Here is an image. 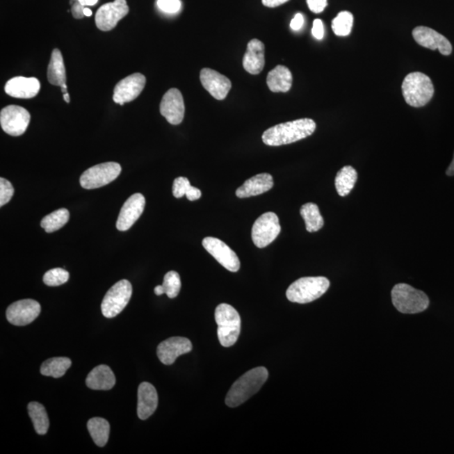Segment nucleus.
Here are the masks:
<instances>
[{"mask_svg":"<svg viewBox=\"0 0 454 454\" xmlns=\"http://www.w3.org/2000/svg\"><path fill=\"white\" fill-rule=\"evenodd\" d=\"M316 129V124L312 119H299L269 128L264 131L262 139L267 146H283L308 138Z\"/></svg>","mask_w":454,"mask_h":454,"instance_id":"1","label":"nucleus"},{"mask_svg":"<svg viewBox=\"0 0 454 454\" xmlns=\"http://www.w3.org/2000/svg\"><path fill=\"white\" fill-rule=\"evenodd\" d=\"M268 378V372L264 367L252 368L244 373L232 384L226 397V404L232 408L239 407L260 391Z\"/></svg>","mask_w":454,"mask_h":454,"instance_id":"2","label":"nucleus"},{"mask_svg":"<svg viewBox=\"0 0 454 454\" xmlns=\"http://www.w3.org/2000/svg\"><path fill=\"white\" fill-rule=\"evenodd\" d=\"M403 97L409 106L416 108L425 106L434 95L431 79L420 72H414L405 78L401 86Z\"/></svg>","mask_w":454,"mask_h":454,"instance_id":"3","label":"nucleus"},{"mask_svg":"<svg viewBox=\"0 0 454 454\" xmlns=\"http://www.w3.org/2000/svg\"><path fill=\"white\" fill-rule=\"evenodd\" d=\"M330 287V281L325 277H304L295 281L286 291L291 302L307 304L323 296Z\"/></svg>","mask_w":454,"mask_h":454,"instance_id":"4","label":"nucleus"},{"mask_svg":"<svg viewBox=\"0 0 454 454\" xmlns=\"http://www.w3.org/2000/svg\"><path fill=\"white\" fill-rule=\"evenodd\" d=\"M391 298L394 307L403 314H417L427 310L430 301L423 291L407 284H398L393 288Z\"/></svg>","mask_w":454,"mask_h":454,"instance_id":"5","label":"nucleus"},{"mask_svg":"<svg viewBox=\"0 0 454 454\" xmlns=\"http://www.w3.org/2000/svg\"><path fill=\"white\" fill-rule=\"evenodd\" d=\"M215 318L218 329L217 334L225 348L233 346L241 332V317L235 308L228 304H220L216 309Z\"/></svg>","mask_w":454,"mask_h":454,"instance_id":"6","label":"nucleus"},{"mask_svg":"<svg viewBox=\"0 0 454 454\" xmlns=\"http://www.w3.org/2000/svg\"><path fill=\"white\" fill-rule=\"evenodd\" d=\"M132 286L129 281L122 279L115 284L104 295L102 304L103 315L106 318L118 316L131 298Z\"/></svg>","mask_w":454,"mask_h":454,"instance_id":"7","label":"nucleus"},{"mask_svg":"<svg viewBox=\"0 0 454 454\" xmlns=\"http://www.w3.org/2000/svg\"><path fill=\"white\" fill-rule=\"evenodd\" d=\"M122 172L120 164L114 162L98 164L88 168L80 177V186L86 190L106 186L118 178Z\"/></svg>","mask_w":454,"mask_h":454,"instance_id":"8","label":"nucleus"},{"mask_svg":"<svg viewBox=\"0 0 454 454\" xmlns=\"http://www.w3.org/2000/svg\"><path fill=\"white\" fill-rule=\"evenodd\" d=\"M280 232L278 216L274 212L264 213L253 224L252 228L253 243L257 248H266L278 238Z\"/></svg>","mask_w":454,"mask_h":454,"instance_id":"9","label":"nucleus"},{"mask_svg":"<svg viewBox=\"0 0 454 454\" xmlns=\"http://www.w3.org/2000/svg\"><path fill=\"white\" fill-rule=\"evenodd\" d=\"M31 122V115L25 108L9 106L0 113V124L6 133L19 136L25 133Z\"/></svg>","mask_w":454,"mask_h":454,"instance_id":"10","label":"nucleus"},{"mask_svg":"<svg viewBox=\"0 0 454 454\" xmlns=\"http://www.w3.org/2000/svg\"><path fill=\"white\" fill-rule=\"evenodd\" d=\"M129 13L127 0H115L99 8L96 13V26L100 31H110L117 26L120 19Z\"/></svg>","mask_w":454,"mask_h":454,"instance_id":"11","label":"nucleus"},{"mask_svg":"<svg viewBox=\"0 0 454 454\" xmlns=\"http://www.w3.org/2000/svg\"><path fill=\"white\" fill-rule=\"evenodd\" d=\"M202 245L213 258L227 270L233 273L239 270L241 263L238 255L222 240L208 236L204 238Z\"/></svg>","mask_w":454,"mask_h":454,"instance_id":"12","label":"nucleus"},{"mask_svg":"<svg viewBox=\"0 0 454 454\" xmlns=\"http://www.w3.org/2000/svg\"><path fill=\"white\" fill-rule=\"evenodd\" d=\"M41 305L31 299L22 300L10 305L6 317L10 323L18 327L26 325L38 318L41 313Z\"/></svg>","mask_w":454,"mask_h":454,"instance_id":"13","label":"nucleus"},{"mask_svg":"<svg viewBox=\"0 0 454 454\" xmlns=\"http://www.w3.org/2000/svg\"><path fill=\"white\" fill-rule=\"evenodd\" d=\"M145 86H146V78L143 74L136 72L128 76L116 84L113 100L120 106L133 102L142 93Z\"/></svg>","mask_w":454,"mask_h":454,"instance_id":"14","label":"nucleus"},{"mask_svg":"<svg viewBox=\"0 0 454 454\" xmlns=\"http://www.w3.org/2000/svg\"><path fill=\"white\" fill-rule=\"evenodd\" d=\"M414 40L420 46L428 48L430 50L439 49L441 54L448 56L452 54V44L444 35L439 32L425 26L416 27L412 31Z\"/></svg>","mask_w":454,"mask_h":454,"instance_id":"15","label":"nucleus"},{"mask_svg":"<svg viewBox=\"0 0 454 454\" xmlns=\"http://www.w3.org/2000/svg\"><path fill=\"white\" fill-rule=\"evenodd\" d=\"M186 106L182 94L177 88H171L163 95L160 104V113L172 124L183 122Z\"/></svg>","mask_w":454,"mask_h":454,"instance_id":"16","label":"nucleus"},{"mask_svg":"<svg viewBox=\"0 0 454 454\" xmlns=\"http://www.w3.org/2000/svg\"><path fill=\"white\" fill-rule=\"evenodd\" d=\"M145 206H146V200L142 194L136 193V194L132 195L124 202L122 210H120L117 222H116V228L120 232L129 230L142 216Z\"/></svg>","mask_w":454,"mask_h":454,"instance_id":"17","label":"nucleus"},{"mask_svg":"<svg viewBox=\"0 0 454 454\" xmlns=\"http://www.w3.org/2000/svg\"><path fill=\"white\" fill-rule=\"evenodd\" d=\"M191 341L186 337H174L162 341L159 345V359L163 364L171 365L181 355L192 351Z\"/></svg>","mask_w":454,"mask_h":454,"instance_id":"18","label":"nucleus"},{"mask_svg":"<svg viewBox=\"0 0 454 454\" xmlns=\"http://www.w3.org/2000/svg\"><path fill=\"white\" fill-rule=\"evenodd\" d=\"M200 79L203 87L217 100L226 99L231 90V80L211 68H203Z\"/></svg>","mask_w":454,"mask_h":454,"instance_id":"19","label":"nucleus"},{"mask_svg":"<svg viewBox=\"0 0 454 454\" xmlns=\"http://www.w3.org/2000/svg\"><path fill=\"white\" fill-rule=\"evenodd\" d=\"M41 83L35 78L15 77L6 84L8 95L17 99H31L38 95Z\"/></svg>","mask_w":454,"mask_h":454,"instance_id":"20","label":"nucleus"},{"mask_svg":"<svg viewBox=\"0 0 454 454\" xmlns=\"http://www.w3.org/2000/svg\"><path fill=\"white\" fill-rule=\"evenodd\" d=\"M138 396V416L140 420H147L158 408V393L154 385L143 382L139 385Z\"/></svg>","mask_w":454,"mask_h":454,"instance_id":"21","label":"nucleus"},{"mask_svg":"<svg viewBox=\"0 0 454 454\" xmlns=\"http://www.w3.org/2000/svg\"><path fill=\"white\" fill-rule=\"evenodd\" d=\"M264 52V44L259 40L249 42L243 60L244 70L252 75L259 74L265 65Z\"/></svg>","mask_w":454,"mask_h":454,"instance_id":"22","label":"nucleus"},{"mask_svg":"<svg viewBox=\"0 0 454 454\" xmlns=\"http://www.w3.org/2000/svg\"><path fill=\"white\" fill-rule=\"evenodd\" d=\"M274 184L272 175L260 174L245 181L243 186L236 190V195L241 199L262 195L270 190L274 187Z\"/></svg>","mask_w":454,"mask_h":454,"instance_id":"23","label":"nucleus"},{"mask_svg":"<svg viewBox=\"0 0 454 454\" xmlns=\"http://www.w3.org/2000/svg\"><path fill=\"white\" fill-rule=\"evenodd\" d=\"M86 384L95 391H108L115 387V376L107 365H99L88 373Z\"/></svg>","mask_w":454,"mask_h":454,"instance_id":"24","label":"nucleus"},{"mask_svg":"<svg viewBox=\"0 0 454 454\" xmlns=\"http://www.w3.org/2000/svg\"><path fill=\"white\" fill-rule=\"evenodd\" d=\"M293 76L287 67L278 65L268 72L267 84L274 93H286L292 87Z\"/></svg>","mask_w":454,"mask_h":454,"instance_id":"25","label":"nucleus"},{"mask_svg":"<svg viewBox=\"0 0 454 454\" xmlns=\"http://www.w3.org/2000/svg\"><path fill=\"white\" fill-rule=\"evenodd\" d=\"M47 79L54 86L62 87L63 84H66L65 66H64L62 52L58 49L52 51L47 70Z\"/></svg>","mask_w":454,"mask_h":454,"instance_id":"26","label":"nucleus"},{"mask_svg":"<svg viewBox=\"0 0 454 454\" xmlns=\"http://www.w3.org/2000/svg\"><path fill=\"white\" fill-rule=\"evenodd\" d=\"M87 428L95 444L98 447H104L110 437L111 427L106 419L94 417L88 421Z\"/></svg>","mask_w":454,"mask_h":454,"instance_id":"27","label":"nucleus"},{"mask_svg":"<svg viewBox=\"0 0 454 454\" xmlns=\"http://www.w3.org/2000/svg\"><path fill=\"white\" fill-rule=\"evenodd\" d=\"M357 179V172L352 166H345L337 172L335 186L337 193L341 197L350 194L355 188Z\"/></svg>","mask_w":454,"mask_h":454,"instance_id":"28","label":"nucleus"},{"mask_svg":"<svg viewBox=\"0 0 454 454\" xmlns=\"http://www.w3.org/2000/svg\"><path fill=\"white\" fill-rule=\"evenodd\" d=\"M300 215L305 220V228L309 232H316L324 226V220L319 207L314 203L305 204L300 209Z\"/></svg>","mask_w":454,"mask_h":454,"instance_id":"29","label":"nucleus"},{"mask_svg":"<svg viewBox=\"0 0 454 454\" xmlns=\"http://www.w3.org/2000/svg\"><path fill=\"white\" fill-rule=\"evenodd\" d=\"M28 413L33 423L35 432L39 435H45L50 424L45 407L38 403H31L28 405Z\"/></svg>","mask_w":454,"mask_h":454,"instance_id":"30","label":"nucleus"},{"mask_svg":"<svg viewBox=\"0 0 454 454\" xmlns=\"http://www.w3.org/2000/svg\"><path fill=\"white\" fill-rule=\"evenodd\" d=\"M71 365L72 361L68 357H52V359L46 360L42 364L41 373L44 376H50L58 379V378L65 375Z\"/></svg>","mask_w":454,"mask_h":454,"instance_id":"31","label":"nucleus"},{"mask_svg":"<svg viewBox=\"0 0 454 454\" xmlns=\"http://www.w3.org/2000/svg\"><path fill=\"white\" fill-rule=\"evenodd\" d=\"M70 211L65 208L51 213L44 217L41 226L47 233L54 232L61 229L70 220Z\"/></svg>","mask_w":454,"mask_h":454,"instance_id":"32","label":"nucleus"},{"mask_svg":"<svg viewBox=\"0 0 454 454\" xmlns=\"http://www.w3.org/2000/svg\"><path fill=\"white\" fill-rule=\"evenodd\" d=\"M353 26V15L350 12L341 11L332 22V28L335 35L347 36L351 34Z\"/></svg>","mask_w":454,"mask_h":454,"instance_id":"33","label":"nucleus"},{"mask_svg":"<svg viewBox=\"0 0 454 454\" xmlns=\"http://www.w3.org/2000/svg\"><path fill=\"white\" fill-rule=\"evenodd\" d=\"M163 287L168 298L174 299L178 296L181 289L180 276L175 271L167 273L164 276Z\"/></svg>","mask_w":454,"mask_h":454,"instance_id":"34","label":"nucleus"},{"mask_svg":"<svg viewBox=\"0 0 454 454\" xmlns=\"http://www.w3.org/2000/svg\"><path fill=\"white\" fill-rule=\"evenodd\" d=\"M68 279H70V273L61 268L51 269L43 276L44 284L51 287L65 284Z\"/></svg>","mask_w":454,"mask_h":454,"instance_id":"35","label":"nucleus"},{"mask_svg":"<svg viewBox=\"0 0 454 454\" xmlns=\"http://www.w3.org/2000/svg\"><path fill=\"white\" fill-rule=\"evenodd\" d=\"M15 193L14 187L10 181L0 179V206H3L10 202Z\"/></svg>","mask_w":454,"mask_h":454,"instance_id":"36","label":"nucleus"},{"mask_svg":"<svg viewBox=\"0 0 454 454\" xmlns=\"http://www.w3.org/2000/svg\"><path fill=\"white\" fill-rule=\"evenodd\" d=\"M190 186V180L184 178V177H179L172 184V194H174L175 198H182L183 196L186 195V193Z\"/></svg>","mask_w":454,"mask_h":454,"instance_id":"37","label":"nucleus"},{"mask_svg":"<svg viewBox=\"0 0 454 454\" xmlns=\"http://www.w3.org/2000/svg\"><path fill=\"white\" fill-rule=\"evenodd\" d=\"M159 9L168 14H175L181 8L180 0H158Z\"/></svg>","mask_w":454,"mask_h":454,"instance_id":"38","label":"nucleus"},{"mask_svg":"<svg viewBox=\"0 0 454 454\" xmlns=\"http://www.w3.org/2000/svg\"><path fill=\"white\" fill-rule=\"evenodd\" d=\"M307 6L313 13L320 14L327 6V0H307Z\"/></svg>","mask_w":454,"mask_h":454,"instance_id":"39","label":"nucleus"},{"mask_svg":"<svg viewBox=\"0 0 454 454\" xmlns=\"http://www.w3.org/2000/svg\"><path fill=\"white\" fill-rule=\"evenodd\" d=\"M312 35L317 40H321L324 36V25L320 19H315L313 22Z\"/></svg>","mask_w":454,"mask_h":454,"instance_id":"40","label":"nucleus"},{"mask_svg":"<svg viewBox=\"0 0 454 454\" xmlns=\"http://www.w3.org/2000/svg\"><path fill=\"white\" fill-rule=\"evenodd\" d=\"M84 9L86 7L79 2L75 3L72 7V14L75 19H82L84 17Z\"/></svg>","mask_w":454,"mask_h":454,"instance_id":"41","label":"nucleus"},{"mask_svg":"<svg viewBox=\"0 0 454 454\" xmlns=\"http://www.w3.org/2000/svg\"><path fill=\"white\" fill-rule=\"evenodd\" d=\"M304 25V17L301 14H296L294 19L291 22V27L292 30L299 31Z\"/></svg>","mask_w":454,"mask_h":454,"instance_id":"42","label":"nucleus"},{"mask_svg":"<svg viewBox=\"0 0 454 454\" xmlns=\"http://www.w3.org/2000/svg\"><path fill=\"white\" fill-rule=\"evenodd\" d=\"M186 197L190 202L199 200L202 197V191L195 187L190 186L186 193Z\"/></svg>","mask_w":454,"mask_h":454,"instance_id":"43","label":"nucleus"},{"mask_svg":"<svg viewBox=\"0 0 454 454\" xmlns=\"http://www.w3.org/2000/svg\"><path fill=\"white\" fill-rule=\"evenodd\" d=\"M289 0H262L263 5L268 8H276L284 5Z\"/></svg>","mask_w":454,"mask_h":454,"instance_id":"44","label":"nucleus"},{"mask_svg":"<svg viewBox=\"0 0 454 454\" xmlns=\"http://www.w3.org/2000/svg\"><path fill=\"white\" fill-rule=\"evenodd\" d=\"M99 0H78V2L82 3L84 6H95Z\"/></svg>","mask_w":454,"mask_h":454,"instance_id":"45","label":"nucleus"},{"mask_svg":"<svg viewBox=\"0 0 454 454\" xmlns=\"http://www.w3.org/2000/svg\"><path fill=\"white\" fill-rule=\"evenodd\" d=\"M446 175L448 176H454V154L452 163H450L449 167L448 168L447 171H446Z\"/></svg>","mask_w":454,"mask_h":454,"instance_id":"46","label":"nucleus"},{"mask_svg":"<svg viewBox=\"0 0 454 454\" xmlns=\"http://www.w3.org/2000/svg\"><path fill=\"white\" fill-rule=\"evenodd\" d=\"M154 293L156 295H162L165 294V293H164L163 285H159V286H156L154 289Z\"/></svg>","mask_w":454,"mask_h":454,"instance_id":"47","label":"nucleus"},{"mask_svg":"<svg viewBox=\"0 0 454 454\" xmlns=\"http://www.w3.org/2000/svg\"><path fill=\"white\" fill-rule=\"evenodd\" d=\"M63 99L65 100L67 103L70 102V96L68 95V93L63 94Z\"/></svg>","mask_w":454,"mask_h":454,"instance_id":"48","label":"nucleus"},{"mask_svg":"<svg viewBox=\"0 0 454 454\" xmlns=\"http://www.w3.org/2000/svg\"><path fill=\"white\" fill-rule=\"evenodd\" d=\"M84 15H86V16H88H88H91L92 15L91 10L88 9V8H86V9H84Z\"/></svg>","mask_w":454,"mask_h":454,"instance_id":"49","label":"nucleus"},{"mask_svg":"<svg viewBox=\"0 0 454 454\" xmlns=\"http://www.w3.org/2000/svg\"><path fill=\"white\" fill-rule=\"evenodd\" d=\"M62 88V92L63 94L67 93V84H63V86L61 87Z\"/></svg>","mask_w":454,"mask_h":454,"instance_id":"50","label":"nucleus"}]
</instances>
